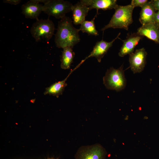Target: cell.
I'll use <instances>...</instances> for the list:
<instances>
[{"instance_id":"16","label":"cell","mask_w":159,"mask_h":159,"mask_svg":"<svg viewBox=\"0 0 159 159\" xmlns=\"http://www.w3.org/2000/svg\"><path fill=\"white\" fill-rule=\"evenodd\" d=\"M63 49L61 56V67L64 69H68L73 62L75 53L71 47H65Z\"/></svg>"},{"instance_id":"14","label":"cell","mask_w":159,"mask_h":159,"mask_svg":"<svg viewBox=\"0 0 159 159\" xmlns=\"http://www.w3.org/2000/svg\"><path fill=\"white\" fill-rule=\"evenodd\" d=\"M90 11L89 8L78 1L73 5L72 12L73 22L75 25L80 24L85 20L86 16Z\"/></svg>"},{"instance_id":"8","label":"cell","mask_w":159,"mask_h":159,"mask_svg":"<svg viewBox=\"0 0 159 159\" xmlns=\"http://www.w3.org/2000/svg\"><path fill=\"white\" fill-rule=\"evenodd\" d=\"M120 34V33H119L116 37L110 42H107L103 39L97 42L90 54L82 60L79 64L81 65L88 58L93 57L96 58L98 62H100L102 59L107 53L110 48L112 46L113 42L118 38Z\"/></svg>"},{"instance_id":"5","label":"cell","mask_w":159,"mask_h":159,"mask_svg":"<svg viewBox=\"0 0 159 159\" xmlns=\"http://www.w3.org/2000/svg\"><path fill=\"white\" fill-rule=\"evenodd\" d=\"M73 6L69 1L63 0H49L43 5V11L56 19H62L72 11Z\"/></svg>"},{"instance_id":"23","label":"cell","mask_w":159,"mask_h":159,"mask_svg":"<svg viewBox=\"0 0 159 159\" xmlns=\"http://www.w3.org/2000/svg\"></svg>"},{"instance_id":"3","label":"cell","mask_w":159,"mask_h":159,"mask_svg":"<svg viewBox=\"0 0 159 159\" xmlns=\"http://www.w3.org/2000/svg\"><path fill=\"white\" fill-rule=\"evenodd\" d=\"M55 29L53 22L48 18L37 20L33 24L30 31L36 42H47L52 37Z\"/></svg>"},{"instance_id":"21","label":"cell","mask_w":159,"mask_h":159,"mask_svg":"<svg viewBox=\"0 0 159 159\" xmlns=\"http://www.w3.org/2000/svg\"><path fill=\"white\" fill-rule=\"evenodd\" d=\"M155 10L159 11V0H154L151 1Z\"/></svg>"},{"instance_id":"9","label":"cell","mask_w":159,"mask_h":159,"mask_svg":"<svg viewBox=\"0 0 159 159\" xmlns=\"http://www.w3.org/2000/svg\"><path fill=\"white\" fill-rule=\"evenodd\" d=\"M143 37L136 33L128 35L125 39L122 40L123 44L118 53L120 57H123L133 52L134 49Z\"/></svg>"},{"instance_id":"1","label":"cell","mask_w":159,"mask_h":159,"mask_svg":"<svg viewBox=\"0 0 159 159\" xmlns=\"http://www.w3.org/2000/svg\"><path fill=\"white\" fill-rule=\"evenodd\" d=\"M73 21L69 17L65 16L58 22L54 42L56 46L62 49L73 47L80 41L79 29L73 26Z\"/></svg>"},{"instance_id":"18","label":"cell","mask_w":159,"mask_h":159,"mask_svg":"<svg viewBox=\"0 0 159 159\" xmlns=\"http://www.w3.org/2000/svg\"><path fill=\"white\" fill-rule=\"evenodd\" d=\"M148 1L147 0H132L130 4L134 8L137 7L142 8Z\"/></svg>"},{"instance_id":"4","label":"cell","mask_w":159,"mask_h":159,"mask_svg":"<svg viewBox=\"0 0 159 159\" xmlns=\"http://www.w3.org/2000/svg\"><path fill=\"white\" fill-rule=\"evenodd\" d=\"M103 83L107 89L119 92L126 86V81L122 65L116 69L111 67L108 69L103 78Z\"/></svg>"},{"instance_id":"19","label":"cell","mask_w":159,"mask_h":159,"mask_svg":"<svg viewBox=\"0 0 159 159\" xmlns=\"http://www.w3.org/2000/svg\"><path fill=\"white\" fill-rule=\"evenodd\" d=\"M21 0H4L3 2L4 3H8L11 5H16L21 1Z\"/></svg>"},{"instance_id":"11","label":"cell","mask_w":159,"mask_h":159,"mask_svg":"<svg viewBox=\"0 0 159 159\" xmlns=\"http://www.w3.org/2000/svg\"><path fill=\"white\" fill-rule=\"evenodd\" d=\"M43 5L30 0L21 6L22 13L27 18L38 19V17L43 10Z\"/></svg>"},{"instance_id":"2","label":"cell","mask_w":159,"mask_h":159,"mask_svg":"<svg viewBox=\"0 0 159 159\" xmlns=\"http://www.w3.org/2000/svg\"><path fill=\"white\" fill-rule=\"evenodd\" d=\"M134 8L130 4L117 5L115 12L109 23L101 29L104 31L110 28L123 29L127 30L133 22L132 12Z\"/></svg>"},{"instance_id":"7","label":"cell","mask_w":159,"mask_h":159,"mask_svg":"<svg viewBox=\"0 0 159 159\" xmlns=\"http://www.w3.org/2000/svg\"><path fill=\"white\" fill-rule=\"evenodd\" d=\"M147 54L144 48L137 49L129 54L130 67L133 73H140L143 70L146 64Z\"/></svg>"},{"instance_id":"22","label":"cell","mask_w":159,"mask_h":159,"mask_svg":"<svg viewBox=\"0 0 159 159\" xmlns=\"http://www.w3.org/2000/svg\"><path fill=\"white\" fill-rule=\"evenodd\" d=\"M49 0H33V1L38 3L39 4L40 3H44V4H46L49 1Z\"/></svg>"},{"instance_id":"15","label":"cell","mask_w":159,"mask_h":159,"mask_svg":"<svg viewBox=\"0 0 159 159\" xmlns=\"http://www.w3.org/2000/svg\"><path fill=\"white\" fill-rule=\"evenodd\" d=\"M76 69L77 68L76 67L72 70L68 76L63 80L55 82L50 86L47 87L44 93V94H49L56 96L57 97L62 95L65 87L67 85V84L66 82V81L72 72Z\"/></svg>"},{"instance_id":"6","label":"cell","mask_w":159,"mask_h":159,"mask_svg":"<svg viewBox=\"0 0 159 159\" xmlns=\"http://www.w3.org/2000/svg\"><path fill=\"white\" fill-rule=\"evenodd\" d=\"M107 153L100 144H95L80 147L74 155V159H105Z\"/></svg>"},{"instance_id":"17","label":"cell","mask_w":159,"mask_h":159,"mask_svg":"<svg viewBox=\"0 0 159 159\" xmlns=\"http://www.w3.org/2000/svg\"><path fill=\"white\" fill-rule=\"evenodd\" d=\"M95 16L90 21L85 20L81 24L79 29L83 33L86 32L89 35L97 36L99 35L95 23Z\"/></svg>"},{"instance_id":"12","label":"cell","mask_w":159,"mask_h":159,"mask_svg":"<svg viewBox=\"0 0 159 159\" xmlns=\"http://www.w3.org/2000/svg\"><path fill=\"white\" fill-rule=\"evenodd\" d=\"M137 33L159 44V27L154 23L142 25L138 29Z\"/></svg>"},{"instance_id":"13","label":"cell","mask_w":159,"mask_h":159,"mask_svg":"<svg viewBox=\"0 0 159 159\" xmlns=\"http://www.w3.org/2000/svg\"><path fill=\"white\" fill-rule=\"evenodd\" d=\"M155 9L151 1H148L141 8L139 20L142 25L154 22Z\"/></svg>"},{"instance_id":"20","label":"cell","mask_w":159,"mask_h":159,"mask_svg":"<svg viewBox=\"0 0 159 159\" xmlns=\"http://www.w3.org/2000/svg\"><path fill=\"white\" fill-rule=\"evenodd\" d=\"M154 22L159 27V11L156 12L154 18Z\"/></svg>"},{"instance_id":"10","label":"cell","mask_w":159,"mask_h":159,"mask_svg":"<svg viewBox=\"0 0 159 159\" xmlns=\"http://www.w3.org/2000/svg\"><path fill=\"white\" fill-rule=\"evenodd\" d=\"M83 5L88 7L90 11L96 9L97 14L98 10H104L115 9L117 6L116 0H81L80 1Z\"/></svg>"}]
</instances>
